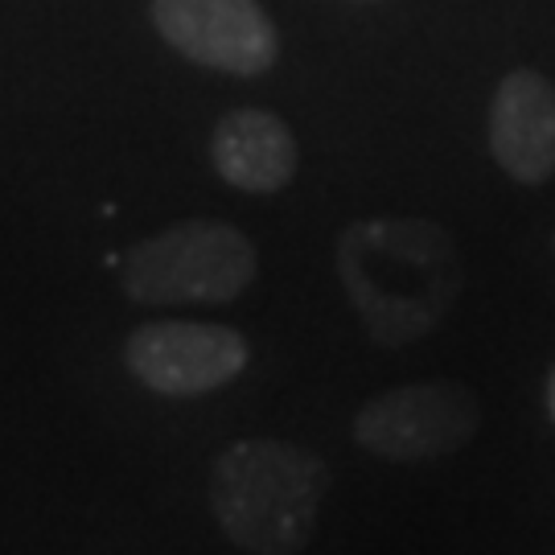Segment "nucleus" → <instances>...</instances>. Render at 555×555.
Masks as SVG:
<instances>
[{
	"mask_svg": "<svg viewBox=\"0 0 555 555\" xmlns=\"http://www.w3.org/2000/svg\"><path fill=\"white\" fill-rule=\"evenodd\" d=\"M210 165L243 194H280L297 178V137L268 107H235L210 132Z\"/></svg>",
	"mask_w": 555,
	"mask_h": 555,
	"instance_id": "8",
	"label": "nucleus"
},
{
	"mask_svg": "<svg viewBox=\"0 0 555 555\" xmlns=\"http://www.w3.org/2000/svg\"><path fill=\"white\" fill-rule=\"evenodd\" d=\"M337 280L375 346L399 350L433 334L461 297L453 235L424 215H371L337 238Z\"/></svg>",
	"mask_w": 555,
	"mask_h": 555,
	"instance_id": "1",
	"label": "nucleus"
},
{
	"mask_svg": "<svg viewBox=\"0 0 555 555\" xmlns=\"http://www.w3.org/2000/svg\"><path fill=\"white\" fill-rule=\"evenodd\" d=\"M481 428V403L465 383H408L354 412V444L391 465H428L465 449Z\"/></svg>",
	"mask_w": 555,
	"mask_h": 555,
	"instance_id": "4",
	"label": "nucleus"
},
{
	"mask_svg": "<svg viewBox=\"0 0 555 555\" xmlns=\"http://www.w3.org/2000/svg\"><path fill=\"white\" fill-rule=\"evenodd\" d=\"M124 366L165 399H202L251 366V341L222 321H149L124 337Z\"/></svg>",
	"mask_w": 555,
	"mask_h": 555,
	"instance_id": "5",
	"label": "nucleus"
},
{
	"mask_svg": "<svg viewBox=\"0 0 555 555\" xmlns=\"http://www.w3.org/2000/svg\"><path fill=\"white\" fill-rule=\"evenodd\" d=\"M330 465L293 440H235L210 474V511L235 552L293 555L318 531Z\"/></svg>",
	"mask_w": 555,
	"mask_h": 555,
	"instance_id": "2",
	"label": "nucleus"
},
{
	"mask_svg": "<svg viewBox=\"0 0 555 555\" xmlns=\"http://www.w3.org/2000/svg\"><path fill=\"white\" fill-rule=\"evenodd\" d=\"M149 21L194 66L259 79L280 59V29L259 0H149Z\"/></svg>",
	"mask_w": 555,
	"mask_h": 555,
	"instance_id": "6",
	"label": "nucleus"
},
{
	"mask_svg": "<svg viewBox=\"0 0 555 555\" xmlns=\"http://www.w3.org/2000/svg\"><path fill=\"white\" fill-rule=\"evenodd\" d=\"M259 272L256 243L219 219H185L119 256V288L137 305H227Z\"/></svg>",
	"mask_w": 555,
	"mask_h": 555,
	"instance_id": "3",
	"label": "nucleus"
},
{
	"mask_svg": "<svg viewBox=\"0 0 555 555\" xmlns=\"http://www.w3.org/2000/svg\"><path fill=\"white\" fill-rule=\"evenodd\" d=\"M543 403H547V416L555 424V366L547 371V387H543Z\"/></svg>",
	"mask_w": 555,
	"mask_h": 555,
	"instance_id": "9",
	"label": "nucleus"
},
{
	"mask_svg": "<svg viewBox=\"0 0 555 555\" xmlns=\"http://www.w3.org/2000/svg\"><path fill=\"white\" fill-rule=\"evenodd\" d=\"M486 144L511 181L547 185L555 178V82L531 66L502 75L486 116Z\"/></svg>",
	"mask_w": 555,
	"mask_h": 555,
	"instance_id": "7",
	"label": "nucleus"
}]
</instances>
